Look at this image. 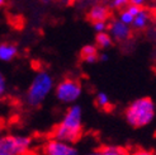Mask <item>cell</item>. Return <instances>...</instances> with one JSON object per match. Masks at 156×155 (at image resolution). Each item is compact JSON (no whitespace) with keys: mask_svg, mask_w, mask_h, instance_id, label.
Here are the masks:
<instances>
[{"mask_svg":"<svg viewBox=\"0 0 156 155\" xmlns=\"http://www.w3.org/2000/svg\"><path fill=\"white\" fill-rule=\"evenodd\" d=\"M128 155H155V154L150 150H146V149H136L132 153H129Z\"/></svg>","mask_w":156,"mask_h":155,"instance_id":"d6986e66","label":"cell"},{"mask_svg":"<svg viewBox=\"0 0 156 155\" xmlns=\"http://www.w3.org/2000/svg\"><path fill=\"white\" fill-rule=\"evenodd\" d=\"M97 104L100 107V108H109V106H111V100H109V97L108 94H105L104 92H99L98 94H97Z\"/></svg>","mask_w":156,"mask_h":155,"instance_id":"5bb4252c","label":"cell"},{"mask_svg":"<svg viewBox=\"0 0 156 155\" xmlns=\"http://www.w3.org/2000/svg\"><path fill=\"white\" fill-rule=\"evenodd\" d=\"M81 93H83V87L80 81L76 79H71V78L61 80L55 88L56 98L65 104L75 103L80 98Z\"/></svg>","mask_w":156,"mask_h":155,"instance_id":"5b68a950","label":"cell"},{"mask_svg":"<svg viewBox=\"0 0 156 155\" xmlns=\"http://www.w3.org/2000/svg\"><path fill=\"white\" fill-rule=\"evenodd\" d=\"M4 3H5V0H0V6H3Z\"/></svg>","mask_w":156,"mask_h":155,"instance_id":"cb8c5ba5","label":"cell"},{"mask_svg":"<svg viewBox=\"0 0 156 155\" xmlns=\"http://www.w3.org/2000/svg\"><path fill=\"white\" fill-rule=\"evenodd\" d=\"M88 18L90 22H107L109 18H111V10L109 8L102 4H98L94 5L90 9L89 14H88Z\"/></svg>","mask_w":156,"mask_h":155,"instance_id":"ba28073f","label":"cell"},{"mask_svg":"<svg viewBox=\"0 0 156 155\" xmlns=\"http://www.w3.org/2000/svg\"><path fill=\"white\" fill-rule=\"evenodd\" d=\"M83 134V110L80 106H71L61 122L55 127L52 137L75 144Z\"/></svg>","mask_w":156,"mask_h":155,"instance_id":"6da1fadb","label":"cell"},{"mask_svg":"<svg viewBox=\"0 0 156 155\" xmlns=\"http://www.w3.org/2000/svg\"><path fill=\"white\" fill-rule=\"evenodd\" d=\"M95 42H97V47L99 49H109L111 46L113 45V38L111 37V34H109L107 31L105 32H99L95 37Z\"/></svg>","mask_w":156,"mask_h":155,"instance_id":"7c38bea8","label":"cell"},{"mask_svg":"<svg viewBox=\"0 0 156 155\" xmlns=\"http://www.w3.org/2000/svg\"><path fill=\"white\" fill-rule=\"evenodd\" d=\"M126 121L132 127L141 128L154 121L155 118V103L151 98L142 97L133 100L124 112Z\"/></svg>","mask_w":156,"mask_h":155,"instance_id":"7a4b0ae2","label":"cell"},{"mask_svg":"<svg viewBox=\"0 0 156 155\" xmlns=\"http://www.w3.org/2000/svg\"><path fill=\"white\" fill-rule=\"evenodd\" d=\"M18 55V49L14 43L10 42H3L0 43V60L2 61H12Z\"/></svg>","mask_w":156,"mask_h":155,"instance_id":"30bf717a","label":"cell"},{"mask_svg":"<svg viewBox=\"0 0 156 155\" xmlns=\"http://www.w3.org/2000/svg\"><path fill=\"white\" fill-rule=\"evenodd\" d=\"M93 27H94L95 32L99 33V32H105L108 29V24L107 22H94L93 23Z\"/></svg>","mask_w":156,"mask_h":155,"instance_id":"e0dca14e","label":"cell"},{"mask_svg":"<svg viewBox=\"0 0 156 155\" xmlns=\"http://www.w3.org/2000/svg\"><path fill=\"white\" fill-rule=\"evenodd\" d=\"M53 78L47 71H38L33 78L26 94V102L30 107H38L53 90Z\"/></svg>","mask_w":156,"mask_h":155,"instance_id":"3957f363","label":"cell"},{"mask_svg":"<svg viewBox=\"0 0 156 155\" xmlns=\"http://www.w3.org/2000/svg\"><path fill=\"white\" fill-rule=\"evenodd\" d=\"M5 93H6V80L3 73L0 71V97H4Z\"/></svg>","mask_w":156,"mask_h":155,"instance_id":"ac0fdd59","label":"cell"},{"mask_svg":"<svg viewBox=\"0 0 156 155\" xmlns=\"http://www.w3.org/2000/svg\"><path fill=\"white\" fill-rule=\"evenodd\" d=\"M43 154L44 155H80L74 144L58 140V139H50L43 145Z\"/></svg>","mask_w":156,"mask_h":155,"instance_id":"8992f818","label":"cell"},{"mask_svg":"<svg viewBox=\"0 0 156 155\" xmlns=\"http://www.w3.org/2000/svg\"><path fill=\"white\" fill-rule=\"evenodd\" d=\"M87 155H104V153H103L102 149H99V150H94V151H91V153H88Z\"/></svg>","mask_w":156,"mask_h":155,"instance_id":"7402d4cb","label":"cell"},{"mask_svg":"<svg viewBox=\"0 0 156 155\" xmlns=\"http://www.w3.org/2000/svg\"><path fill=\"white\" fill-rule=\"evenodd\" d=\"M104 155H128V150H126L122 146H105L102 149Z\"/></svg>","mask_w":156,"mask_h":155,"instance_id":"4fadbf2b","label":"cell"},{"mask_svg":"<svg viewBox=\"0 0 156 155\" xmlns=\"http://www.w3.org/2000/svg\"><path fill=\"white\" fill-rule=\"evenodd\" d=\"M133 15H132L126 8H124V9H122L121 10V13H119V20L121 22H123V23H126V24H128V26H131L132 24V20H133Z\"/></svg>","mask_w":156,"mask_h":155,"instance_id":"9a60e30c","label":"cell"},{"mask_svg":"<svg viewBox=\"0 0 156 155\" xmlns=\"http://www.w3.org/2000/svg\"><path fill=\"white\" fill-rule=\"evenodd\" d=\"M128 4V0H112V4L111 6L113 9H118V10H122L124 8L127 6Z\"/></svg>","mask_w":156,"mask_h":155,"instance_id":"2e32d148","label":"cell"},{"mask_svg":"<svg viewBox=\"0 0 156 155\" xmlns=\"http://www.w3.org/2000/svg\"><path fill=\"white\" fill-rule=\"evenodd\" d=\"M81 59L87 64H94L99 60V52L95 45H85L81 49Z\"/></svg>","mask_w":156,"mask_h":155,"instance_id":"8fae6325","label":"cell"},{"mask_svg":"<svg viewBox=\"0 0 156 155\" xmlns=\"http://www.w3.org/2000/svg\"><path fill=\"white\" fill-rule=\"evenodd\" d=\"M30 149H32L30 137L0 132V155H28Z\"/></svg>","mask_w":156,"mask_h":155,"instance_id":"277c9868","label":"cell"},{"mask_svg":"<svg viewBox=\"0 0 156 155\" xmlns=\"http://www.w3.org/2000/svg\"><path fill=\"white\" fill-rule=\"evenodd\" d=\"M108 33L111 34L113 41H118V42L127 41L131 37V26L121 22L119 19H115L108 26Z\"/></svg>","mask_w":156,"mask_h":155,"instance_id":"52a82bcc","label":"cell"},{"mask_svg":"<svg viewBox=\"0 0 156 155\" xmlns=\"http://www.w3.org/2000/svg\"><path fill=\"white\" fill-rule=\"evenodd\" d=\"M146 0H128V4H133V5H138V6H144Z\"/></svg>","mask_w":156,"mask_h":155,"instance_id":"44dd1931","label":"cell"},{"mask_svg":"<svg viewBox=\"0 0 156 155\" xmlns=\"http://www.w3.org/2000/svg\"><path fill=\"white\" fill-rule=\"evenodd\" d=\"M126 9H127L132 15H133V17H135V15L140 12V9H141V6H138V5H133V4H127Z\"/></svg>","mask_w":156,"mask_h":155,"instance_id":"ffe728a7","label":"cell"},{"mask_svg":"<svg viewBox=\"0 0 156 155\" xmlns=\"http://www.w3.org/2000/svg\"><path fill=\"white\" fill-rule=\"evenodd\" d=\"M99 60L107 61V60H108V55H105V53H102V55H99Z\"/></svg>","mask_w":156,"mask_h":155,"instance_id":"603a6c76","label":"cell"},{"mask_svg":"<svg viewBox=\"0 0 156 155\" xmlns=\"http://www.w3.org/2000/svg\"><path fill=\"white\" fill-rule=\"evenodd\" d=\"M150 19H151V12L147 9V8L141 6L140 12L135 15V18H133V20H132L131 26L133 27L135 29H137V31H142V29H145L147 26H149Z\"/></svg>","mask_w":156,"mask_h":155,"instance_id":"9c48e42d","label":"cell"}]
</instances>
